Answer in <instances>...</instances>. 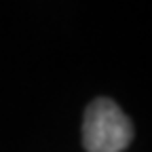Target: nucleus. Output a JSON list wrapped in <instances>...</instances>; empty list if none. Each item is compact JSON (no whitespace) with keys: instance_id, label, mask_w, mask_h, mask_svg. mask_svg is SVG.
<instances>
[{"instance_id":"obj_1","label":"nucleus","mask_w":152,"mask_h":152,"mask_svg":"<svg viewBox=\"0 0 152 152\" xmlns=\"http://www.w3.org/2000/svg\"><path fill=\"white\" fill-rule=\"evenodd\" d=\"M133 140V125L121 106L97 97L87 106L83 121V146L87 152H123Z\"/></svg>"}]
</instances>
